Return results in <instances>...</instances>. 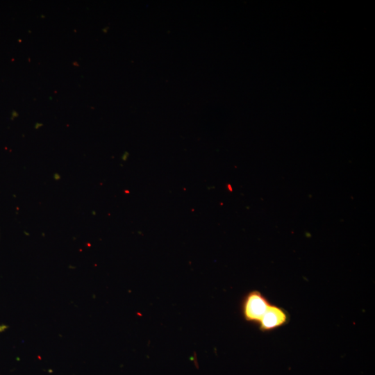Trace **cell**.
<instances>
[{"mask_svg":"<svg viewBox=\"0 0 375 375\" xmlns=\"http://www.w3.org/2000/svg\"><path fill=\"white\" fill-rule=\"evenodd\" d=\"M53 179H54L55 181H59V180H60V178H61V176H60V174H58V173H55V174H53Z\"/></svg>","mask_w":375,"mask_h":375,"instance_id":"obj_3","label":"cell"},{"mask_svg":"<svg viewBox=\"0 0 375 375\" xmlns=\"http://www.w3.org/2000/svg\"><path fill=\"white\" fill-rule=\"evenodd\" d=\"M290 313L283 307L271 303L258 324L262 333H270L287 325Z\"/></svg>","mask_w":375,"mask_h":375,"instance_id":"obj_2","label":"cell"},{"mask_svg":"<svg viewBox=\"0 0 375 375\" xmlns=\"http://www.w3.org/2000/svg\"><path fill=\"white\" fill-rule=\"evenodd\" d=\"M272 303L258 290L246 293L242 299L240 311L244 320L257 325Z\"/></svg>","mask_w":375,"mask_h":375,"instance_id":"obj_1","label":"cell"},{"mask_svg":"<svg viewBox=\"0 0 375 375\" xmlns=\"http://www.w3.org/2000/svg\"><path fill=\"white\" fill-rule=\"evenodd\" d=\"M11 115H12L11 119H15V117H18L19 115H18V113H17L16 111L14 110V111L12 112Z\"/></svg>","mask_w":375,"mask_h":375,"instance_id":"obj_4","label":"cell"},{"mask_svg":"<svg viewBox=\"0 0 375 375\" xmlns=\"http://www.w3.org/2000/svg\"><path fill=\"white\" fill-rule=\"evenodd\" d=\"M42 123H39V122H37L35 124V129H38L39 128L42 127Z\"/></svg>","mask_w":375,"mask_h":375,"instance_id":"obj_5","label":"cell"}]
</instances>
